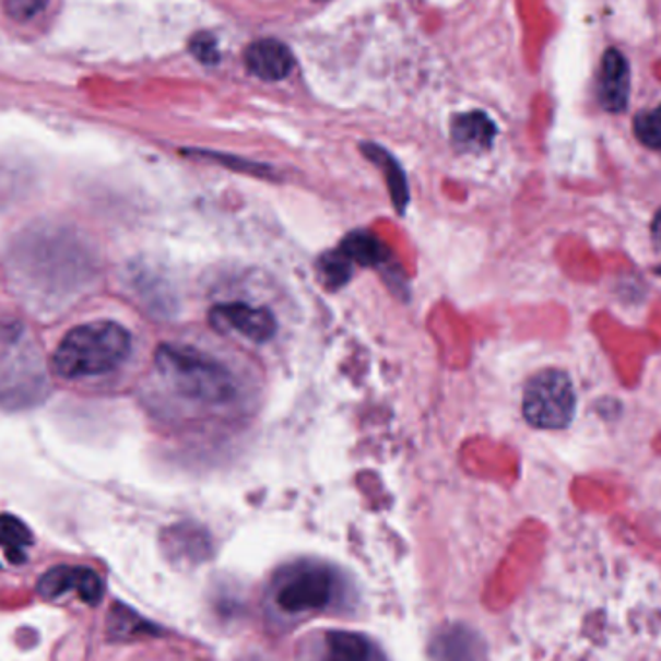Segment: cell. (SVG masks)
<instances>
[{
	"instance_id": "obj_18",
	"label": "cell",
	"mask_w": 661,
	"mask_h": 661,
	"mask_svg": "<svg viewBox=\"0 0 661 661\" xmlns=\"http://www.w3.org/2000/svg\"><path fill=\"white\" fill-rule=\"evenodd\" d=\"M635 134L646 147L661 150V105L635 118Z\"/></svg>"
},
{
	"instance_id": "obj_5",
	"label": "cell",
	"mask_w": 661,
	"mask_h": 661,
	"mask_svg": "<svg viewBox=\"0 0 661 661\" xmlns=\"http://www.w3.org/2000/svg\"><path fill=\"white\" fill-rule=\"evenodd\" d=\"M211 321L217 329H231L253 343H268L276 331L275 316L268 308L251 306L246 302L221 304L211 311Z\"/></svg>"
},
{
	"instance_id": "obj_17",
	"label": "cell",
	"mask_w": 661,
	"mask_h": 661,
	"mask_svg": "<svg viewBox=\"0 0 661 661\" xmlns=\"http://www.w3.org/2000/svg\"><path fill=\"white\" fill-rule=\"evenodd\" d=\"M351 261L344 258L341 250L331 251L319 261V275L331 288L344 285L351 279Z\"/></svg>"
},
{
	"instance_id": "obj_3",
	"label": "cell",
	"mask_w": 661,
	"mask_h": 661,
	"mask_svg": "<svg viewBox=\"0 0 661 661\" xmlns=\"http://www.w3.org/2000/svg\"><path fill=\"white\" fill-rule=\"evenodd\" d=\"M337 592V575L319 562H298L276 573L273 602L286 615L323 612Z\"/></svg>"
},
{
	"instance_id": "obj_15",
	"label": "cell",
	"mask_w": 661,
	"mask_h": 661,
	"mask_svg": "<svg viewBox=\"0 0 661 661\" xmlns=\"http://www.w3.org/2000/svg\"><path fill=\"white\" fill-rule=\"evenodd\" d=\"M34 544L32 530L14 515H0V545L7 550L10 562L24 563L25 550Z\"/></svg>"
},
{
	"instance_id": "obj_12",
	"label": "cell",
	"mask_w": 661,
	"mask_h": 661,
	"mask_svg": "<svg viewBox=\"0 0 661 661\" xmlns=\"http://www.w3.org/2000/svg\"><path fill=\"white\" fill-rule=\"evenodd\" d=\"M362 151L386 175L387 186H389V192H391V200L394 201L397 210L402 213L404 208H406V203L411 200V193H409L406 176L402 173L401 165L397 163L394 157H391L389 151L383 150L381 145H376V143H364Z\"/></svg>"
},
{
	"instance_id": "obj_14",
	"label": "cell",
	"mask_w": 661,
	"mask_h": 661,
	"mask_svg": "<svg viewBox=\"0 0 661 661\" xmlns=\"http://www.w3.org/2000/svg\"><path fill=\"white\" fill-rule=\"evenodd\" d=\"M107 630H109V637L113 640H134V638L160 635L157 628L153 627L147 621H143L138 613L128 610L125 605L113 607Z\"/></svg>"
},
{
	"instance_id": "obj_16",
	"label": "cell",
	"mask_w": 661,
	"mask_h": 661,
	"mask_svg": "<svg viewBox=\"0 0 661 661\" xmlns=\"http://www.w3.org/2000/svg\"><path fill=\"white\" fill-rule=\"evenodd\" d=\"M82 575H84V567H67V565L52 567L39 578L37 592L47 600H55V598L72 592V590L78 592L80 582H82Z\"/></svg>"
},
{
	"instance_id": "obj_8",
	"label": "cell",
	"mask_w": 661,
	"mask_h": 661,
	"mask_svg": "<svg viewBox=\"0 0 661 661\" xmlns=\"http://www.w3.org/2000/svg\"><path fill=\"white\" fill-rule=\"evenodd\" d=\"M432 661H486V650L476 633L464 625L441 628L429 645Z\"/></svg>"
},
{
	"instance_id": "obj_1",
	"label": "cell",
	"mask_w": 661,
	"mask_h": 661,
	"mask_svg": "<svg viewBox=\"0 0 661 661\" xmlns=\"http://www.w3.org/2000/svg\"><path fill=\"white\" fill-rule=\"evenodd\" d=\"M132 337L117 321H92L70 329L52 354V369L64 379L110 374L125 364Z\"/></svg>"
},
{
	"instance_id": "obj_10",
	"label": "cell",
	"mask_w": 661,
	"mask_h": 661,
	"mask_svg": "<svg viewBox=\"0 0 661 661\" xmlns=\"http://www.w3.org/2000/svg\"><path fill=\"white\" fill-rule=\"evenodd\" d=\"M495 134H497V128H495L494 120L480 110L464 113V115L452 118V142L464 151L489 150Z\"/></svg>"
},
{
	"instance_id": "obj_6",
	"label": "cell",
	"mask_w": 661,
	"mask_h": 661,
	"mask_svg": "<svg viewBox=\"0 0 661 661\" xmlns=\"http://www.w3.org/2000/svg\"><path fill=\"white\" fill-rule=\"evenodd\" d=\"M598 103L607 113L627 109L630 95V68L625 55L617 49L605 50L598 75Z\"/></svg>"
},
{
	"instance_id": "obj_20",
	"label": "cell",
	"mask_w": 661,
	"mask_h": 661,
	"mask_svg": "<svg viewBox=\"0 0 661 661\" xmlns=\"http://www.w3.org/2000/svg\"><path fill=\"white\" fill-rule=\"evenodd\" d=\"M47 0H4V9L12 20L27 22L45 10Z\"/></svg>"
},
{
	"instance_id": "obj_11",
	"label": "cell",
	"mask_w": 661,
	"mask_h": 661,
	"mask_svg": "<svg viewBox=\"0 0 661 661\" xmlns=\"http://www.w3.org/2000/svg\"><path fill=\"white\" fill-rule=\"evenodd\" d=\"M168 552L176 555V559H188V562H201L210 555V536L203 528L193 524H180L170 528L165 538Z\"/></svg>"
},
{
	"instance_id": "obj_13",
	"label": "cell",
	"mask_w": 661,
	"mask_h": 661,
	"mask_svg": "<svg viewBox=\"0 0 661 661\" xmlns=\"http://www.w3.org/2000/svg\"><path fill=\"white\" fill-rule=\"evenodd\" d=\"M339 250L343 251L346 260L351 263H358L362 268H377V265L387 263L391 258V251L387 250L386 244L366 231L351 233L344 238Z\"/></svg>"
},
{
	"instance_id": "obj_21",
	"label": "cell",
	"mask_w": 661,
	"mask_h": 661,
	"mask_svg": "<svg viewBox=\"0 0 661 661\" xmlns=\"http://www.w3.org/2000/svg\"><path fill=\"white\" fill-rule=\"evenodd\" d=\"M652 236L656 243L661 244V210L658 211V215H656V219H653Z\"/></svg>"
},
{
	"instance_id": "obj_7",
	"label": "cell",
	"mask_w": 661,
	"mask_h": 661,
	"mask_svg": "<svg viewBox=\"0 0 661 661\" xmlns=\"http://www.w3.org/2000/svg\"><path fill=\"white\" fill-rule=\"evenodd\" d=\"M244 64L256 78L279 82L285 80L294 68L293 50L276 39H260L250 43L248 49L244 50Z\"/></svg>"
},
{
	"instance_id": "obj_4",
	"label": "cell",
	"mask_w": 661,
	"mask_h": 661,
	"mask_svg": "<svg viewBox=\"0 0 661 661\" xmlns=\"http://www.w3.org/2000/svg\"><path fill=\"white\" fill-rule=\"evenodd\" d=\"M577 394L562 369H544L524 387L522 412L528 424L542 429H562L575 418Z\"/></svg>"
},
{
	"instance_id": "obj_2",
	"label": "cell",
	"mask_w": 661,
	"mask_h": 661,
	"mask_svg": "<svg viewBox=\"0 0 661 661\" xmlns=\"http://www.w3.org/2000/svg\"><path fill=\"white\" fill-rule=\"evenodd\" d=\"M155 366L176 393L192 401L223 404L238 393L231 369L196 346L161 344Z\"/></svg>"
},
{
	"instance_id": "obj_19",
	"label": "cell",
	"mask_w": 661,
	"mask_h": 661,
	"mask_svg": "<svg viewBox=\"0 0 661 661\" xmlns=\"http://www.w3.org/2000/svg\"><path fill=\"white\" fill-rule=\"evenodd\" d=\"M190 50H192L193 57L203 64H217L219 62L217 39L211 34L203 32V34L193 35Z\"/></svg>"
},
{
	"instance_id": "obj_9",
	"label": "cell",
	"mask_w": 661,
	"mask_h": 661,
	"mask_svg": "<svg viewBox=\"0 0 661 661\" xmlns=\"http://www.w3.org/2000/svg\"><path fill=\"white\" fill-rule=\"evenodd\" d=\"M318 661H386L374 642L361 633L329 630L321 642Z\"/></svg>"
}]
</instances>
